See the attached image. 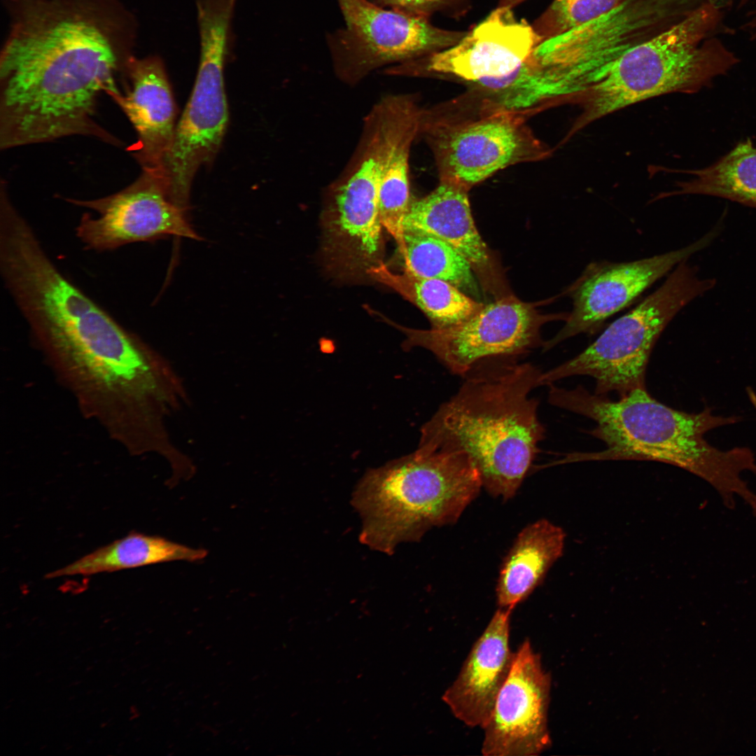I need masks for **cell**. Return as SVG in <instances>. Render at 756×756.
<instances>
[{"label":"cell","instance_id":"obj_19","mask_svg":"<svg viewBox=\"0 0 756 756\" xmlns=\"http://www.w3.org/2000/svg\"><path fill=\"white\" fill-rule=\"evenodd\" d=\"M422 110L412 95L401 94L385 158L378 193L381 224L393 237L399 251L404 246V220L412 199L409 174L410 153L419 134Z\"/></svg>","mask_w":756,"mask_h":756},{"label":"cell","instance_id":"obj_20","mask_svg":"<svg viewBox=\"0 0 756 756\" xmlns=\"http://www.w3.org/2000/svg\"><path fill=\"white\" fill-rule=\"evenodd\" d=\"M208 552L192 548L158 536L132 531L74 562L49 573L46 578L92 575L174 561L196 562Z\"/></svg>","mask_w":756,"mask_h":756},{"label":"cell","instance_id":"obj_4","mask_svg":"<svg viewBox=\"0 0 756 756\" xmlns=\"http://www.w3.org/2000/svg\"><path fill=\"white\" fill-rule=\"evenodd\" d=\"M723 6L701 4L684 18L625 49L593 74L572 134L620 109L671 92L692 93L726 74L739 59L713 36Z\"/></svg>","mask_w":756,"mask_h":756},{"label":"cell","instance_id":"obj_22","mask_svg":"<svg viewBox=\"0 0 756 756\" xmlns=\"http://www.w3.org/2000/svg\"><path fill=\"white\" fill-rule=\"evenodd\" d=\"M688 173L691 178L669 195L713 196L756 209V146L750 139L738 142L710 165Z\"/></svg>","mask_w":756,"mask_h":756},{"label":"cell","instance_id":"obj_3","mask_svg":"<svg viewBox=\"0 0 756 756\" xmlns=\"http://www.w3.org/2000/svg\"><path fill=\"white\" fill-rule=\"evenodd\" d=\"M542 374L536 366L511 358L479 363L421 427L418 448L464 452L488 493L512 498L545 437L538 401L530 397Z\"/></svg>","mask_w":756,"mask_h":756},{"label":"cell","instance_id":"obj_7","mask_svg":"<svg viewBox=\"0 0 756 756\" xmlns=\"http://www.w3.org/2000/svg\"><path fill=\"white\" fill-rule=\"evenodd\" d=\"M337 2L345 26L329 34L326 40L336 76L351 86L379 68L451 47L465 34L437 27L429 18L387 10L368 0Z\"/></svg>","mask_w":756,"mask_h":756},{"label":"cell","instance_id":"obj_16","mask_svg":"<svg viewBox=\"0 0 756 756\" xmlns=\"http://www.w3.org/2000/svg\"><path fill=\"white\" fill-rule=\"evenodd\" d=\"M468 192L440 181L426 196L412 200L404 230L420 231L445 241L469 262L486 290L500 295L503 286L498 264L475 226Z\"/></svg>","mask_w":756,"mask_h":756},{"label":"cell","instance_id":"obj_25","mask_svg":"<svg viewBox=\"0 0 756 756\" xmlns=\"http://www.w3.org/2000/svg\"><path fill=\"white\" fill-rule=\"evenodd\" d=\"M372 2L384 8L426 18L435 13L458 17L470 6V0H373Z\"/></svg>","mask_w":756,"mask_h":756},{"label":"cell","instance_id":"obj_8","mask_svg":"<svg viewBox=\"0 0 756 756\" xmlns=\"http://www.w3.org/2000/svg\"><path fill=\"white\" fill-rule=\"evenodd\" d=\"M420 133L431 147L440 181L467 191L500 169L549 153L523 115L512 113L484 112L477 119L442 123L422 111Z\"/></svg>","mask_w":756,"mask_h":756},{"label":"cell","instance_id":"obj_23","mask_svg":"<svg viewBox=\"0 0 756 756\" xmlns=\"http://www.w3.org/2000/svg\"><path fill=\"white\" fill-rule=\"evenodd\" d=\"M400 253L404 271L447 281L462 291H476L470 265L442 239L420 231L405 230L404 247Z\"/></svg>","mask_w":756,"mask_h":756},{"label":"cell","instance_id":"obj_18","mask_svg":"<svg viewBox=\"0 0 756 756\" xmlns=\"http://www.w3.org/2000/svg\"><path fill=\"white\" fill-rule=\"evenodd\" d=\"M565 533L542 519L517 536L500 569L496 588L499 608L513 610L543 581L563 554Z\"/></svg>","mask_w":756,"mask_h":756},{"label":"cell","instance_id":"obj_9","mask_svg":"<svg viewBox=\"0 0 756 756\" xmlns=\"http://www.w3.org/2000/svg\"><path fill=\"white\" fill-rule=\"evenodd\" d=\"M568 314H541L533 304L503 295L468 319L447 327L413 329L393 323L406 338L404 349L430 351L452 374L465 376L479 363L512 358L542 345L540 328Z\"/></svg>","mask_w":756,"mask_h":756},{"label":"cell","instance_id":"obj_10","mask_svg":"<svg viewBox=\"0 0 756 756\" xmlns=\"http://www.w3.org/2000/svg\"><path fill=\"white\" fill-rule=\"evenodd\" d=\"M97 213L81 217L76 235L88 250L104 252L132 243L151 241L167 236L201 240L187 211L172 200L162 173L143 170L123 190L92 200L66 199Z\"/></svg>","mask_w":756,"mask_h":756},{"label":"cell","instance_id":"obj_11","mask_svg":"<svg viewBox=\"0 0 756 756\" xmlns=\"http://www.w3.org/2000/svg\"><path fill=\"white\" fill-rule=\"evenodd\" d=\"M719 232L718 225L685 247L646 258L589 264L568 288L573 309L563 328L544 342V351L575 335L596 332L610 317L631 304L679 263L707 247Z\"/></svg>","mask_w":756,"mask_h":756},{"label":"cell","instance_id":"obj_17","mask_svg":"<svg viewBox=\"0 0 756 756\" xmlns=\"http://www.w3.org/2000/svg\"><path fill=\"white\" fill-rule=\"evenodd\" d=\"M326 214L330 248L348 268L367 271L382 262V225L378 189L366 185H331Z\"/></svg>","mask_w":756,"mask_h":756},{"label":"cell","instance_id":"obj_6","mask_svg":"<svg viewBox=\"0 0 756 756\" xmlns=\"http://www.w3.org/2000/svg\"><path fill=\"white\" fill-rule=\"evenodd\" d=\"M679 263L665 281L622 315L574 358L542 372L540 386L575 375L592 377L594 393L621 396L645 388V372L658 338L673 317L694 299L712 289L715 279H701L694 267Z\"/></svg>","mask_w":756,"mask_h":756},{"label":"cell","instance_id":"obj_1","mask_svg":"<svg viewBox=\"0 0 756 756\" xmlns=\"http://www.w3.org/2000/svg\"><path fill=\"white\" fill-rule=\"evenodd\" d=\"M4 6L0 93L20 115L72 127L95 115L102 93L120 92L139 29L122 0H4Z\"/></svg>","mask_w":756,"mask_h":756},{"label":"cell","instance_id":"obj_5","mask_svg":"<svg viewBox=\"0 0 756 756\" xmlns=\"http://www.w3.org/2000/svg\"><path fill=\"white\" fill-rule=\"evenodd\" d=\"M482 486L464 452L417 448L369 470L358 483L353 504L363 522L360 539L391 552L433 526L454 524Z\"/></svg>","mask_w":756,"mask_h":756},{"label":"cell","instance_id":"obj_14","mask_svg":"<svg viewBox=\"0 0 756 756\" xmlns=\"http://www.w3.org/2000/svg\"><path fill=\"white\" fill-rule=\"evenodd\" d=\"M124 93L111 97L138 136L135 158L143 170L162 172L176 124V106L164 64L158 55L130 61Z\"/></svg>","mask_w":756,"mask_h":756},{"label":"cell","instance_id":"obj_27","mask_svg":"<svg viewBox=\"0 0 756 756\" xmlns=\"http://www.w3.org/2000/svg\"><path fill=\"white\" fill-rule=\"evenodd\" d=\"M526 0H498V6H507L513 8Z\"/></svg>","mask_w":756,"mask_h":756},{"label":"cell","instance_id":"obj_26","mask_svg":"<svg viewBox=\"0 0 756 756\" xmlns=\"http://www.w3.org/2000/svg\"><path fill=\"white\" fill-rule=\"evenodd\" d=\"M739 8H746L743 27L753 39H756V0H738Z\"/></svg>","mask_w":756,"mask_h":756},{"label":"cell","instance_id":"obj_21","mask_svg":"<svg viewBox=\"0 0 756 756\" xmlns=\"http://www.w3.org/2000/svg\"><path fill=\"white\" fill-rule=\"evenodd\" d=\"M367 274L420 309L432 327L459 323L484 306L447 281L418 276L404 270L401 274L395 273L383 262L370 267Z\"/></svg>","mask_w":756,"mask_h":756},{"label":"cell","instance_id":"obj_13","mask_svg":"<svg viewBox=\"0 0 756 756\" xmlns=\"http://www.w3.org/2000/svg\"><path fill=\"white\" fill-rule=\"evenodd\" d=\"M551 678L528 639L514 652L484 731L486 756H534L551 745L547 726Z\"/></svg>","mask_w":756,"mask_h":756},{"label":"cell","instance_id":"obj_12","mask_svg":"<svg viewBox=\"0 0 756 756\" xmlns=\"http://www.w3.org/2000/svg\"><path fill=\"white\" fill-rule=\"evenodd\" d=\"M542 41L532 24L514 17L512 8L498 6L454 46L387 67L384 73L444 74L474 83L500 78L517 69Z\"/></svg>","mask_w":756,"mask_h":756},{"label":"cell","instance_id":"obj_2","mask_svg":"<svg viewBox=\"0 0 756 756\" xmlns=\"http://www.w3.org/2000/svg\"><path fill=\"white\" fill-rule=\"evenodd\" d=\"M549 402L584 416L596 423L589 433L601 440L606 449L594 453L567 454L561 463L583 461L638 460L668 463L708 482L723 505L734 509L739 497L756 509V493L741 475L756 474V458L745 447L721 450L704 435L714 428L734 424L738 416L715 415L706 407L689 413L665 405L645 388L634 389L617 400L592 393L582 386L572 389L548 385Z\"/></svg>","mask_w":756,"mask_h":756},{"label":"cell","instance_id":"obj_24","mask_svg":"<svg viewBox=\"0 0 756 756\" xmlns=\"http://www.w3.org/2000/svg\"><path fill=\"white\" fill-rule=\"evenodd\" d=\"M624 1L554 0L532 26L543 41L592 22Z\"/></svg>","mask_w":756,"mask_h":756},{"label":"cell","instance_id":"obj_15","mask_svg":"<svg viewBox=\"0 0 756 756\" xmlns=\"http://www.w3.org/2000/svg\"><path fill=\"white\" fill-rule=\"evenodd\" d=\"M511 609L499 608L473 644L442 701L465 725L483 728L510 673L514 652L510 647Z\"/></svg>","mask_w":756,"mask_h":756}]
</instances>
